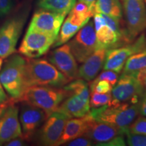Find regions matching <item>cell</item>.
Returning a JSON list of instances; mask_svg holds the SVG:
<instances>
[{"label":"cell","instance_id":"6da1fadb","mask_svg":"<svg viewBox=\"0 0 146 146\" xmlns=\"http://www.w3.org/2000/svg\"><path fill=\"white\" fill-rule=\"evenodd\" d=\"M70 81L64 74L46 60H27L25 82L27 88L31 86H49L61 88Z\"/></svg>","mask_w":146,"mask_h":146},{"label":"cell","instance_id":"7a4b0ae2","mask_svg":"<svg viewBox=\"0 0 146 146\" xmlns=\"http://www.w3.org/2000/svg\"><path fill=\"white\" fill-rule=\"evenodd\" d=\"M27 60L19 54L7 58L0 70V83L12 99L21 100L27 89L25 82Z\"/></svg>","mask_w":146,"mask_h":146},{"label":"cell","instance_id":"3957f363","mask_svg":"<svg viewBox=\"0 0 146 146\" xmlns=\"http://www.w3.org/2000/svg\"><path fill=\"white\" fill-rule=\"evenodd\" d=\"M94 16L97 49L108 50L132 41L127 30L120 28V21L103 14H96Z\"/></svg>","mask_w":146,"mask_h":146},{"label":"cell","instance_id":"277c9868","mask_svg":"<svg viewBox=\"0 0 146 146\" xmlns=\"http://www.w3.org/2000/svg\"><path fill=\"white\" fill-rule=\"evenodd\" d=\"M89 114L95 120L114 126L125 132L140 114L139 103H123L92 108Z\"/></svg>","mask_w":146,"mask_h":146},{"label":"cell","instance_id":"5b68a950","mask_svg":"<svg viewBox=\"0 0 146 146\" xmlns=\"http://www.w3.org/2000/svg\"><path fill=\"white\" fill-rule=\"evenodd\" d=\"M68 96L56 111L65 114L70 118L87 115L90 110V94L87 83L83 79H76L63 87Z\"/></svg>","mask_w":146,"mask_h":146},{"label":"cell","instance_id":"8992f818","mask_svg":"<svg viewBox=\"0 0 146 146\" xmlns=\"http://www.w3.org/2000/svg\"><path fill=\"white\" fill-rule=\"evenodd\" d=\"M68 96L64 89L49 86H31L25 90L21 100L43 110L48 117L57 110Z\"/></svg>","mask_w":146,"mask_h":146},{"label":"cell","instance_id":"52a82bcc","mask_svg":"<svg viewBox=\"0 0 146 146\" xmlns=\"http://www.w3.org/2000/svg\"><path fill=\"white\" fill-rule=\"evenodd\" d=\"M28 12L22 11L9 18L0 27V57L5 59L16 52Z\"/></svg>","mask_w":146,"mask_h":146},{"label":"cell","instance_id":"ba28073f","mask_svg":"<svg viewBox=\"0 0 146 146\" xmlns=\"http://www.w3.org/2000/svg\"><path fill=\"white\" fill-rule=\"evenodd\" d=\"M112 102L109 105L139 103L143 94L141 83L134 76L122 74L112 89Z\"/></svg>","mask_w":146,"mask_h":146},{"label":"cell","instance_id":"9c48e42d","mask_svg":"<svg viewBox=\"0 0 146 146\" xmlns=\"http://www.w3.org/2000/svg\"><path fill=\"white\" fill-rule=\"evenodd\" d=\"M76 61L83 63L97 50L96 31L93 21H89L68 43Z\"/></svg>","mask_w":146,"mask_h":146},{"label":"cell","instance_id":"30bf717a","mask_svg":"<svg viewBox=\"0 0 146 146\" xmlns=\"http://www.w3.org/2000/svg\"><path fill=\"white\" fill-rule=\"evenodd\" d=\"M146 48V35L141 34L135 41L126 46L107 50L104 64V70H110L120 73L124 68L127 60L133 54Z\"/></svg>","mask_w":146,"mask_h":146},{"label":"cell","instance_id":"8fae6325","mask_svg":"<svg viewBox=\"0 0 146 146\" xmlns=\"http://www.w3.org/2000/svg\"><path fill=\"white\" fill-rule=\"evenodd\" d=\"M127 31L131 41L146 29V6L144 0H123Z\"/></svg>","mask_w":146,"mask_h":146},{"label":"cell","instance_id":"7c38bea8","mask_svg":"<svg viewBox=\"0 0 146 146\" xmlns=\"http://www.w3.org/2000/svg\"><path fill=\"white\" fill-rule=\"evenodd\" d=\"M57 36L27 30L19 47V53L29 58H38L48 52Z\"/></svg>","mask_w":146,"mask_h":146},{"label":"cell","instance_id":"4fadbf2b","mask_svg":"<svg viewBox=\"0 0 146 146\" xmlns=\"http://www.w3.org/2000/svg\"><path fill=\"white\" fill-rule=\"evenodd\" d=\"M70 118L64 113L55 111L47 118L39 133V139L44 145H57Z\"/></svg>","mask_w":146,"mask_h":146},{"label":"cell","instance_id":"5bb4252c","mask_svg":"<svg viewBox=\"0 0 146 146\" xmlns=\"http://www.w3.org/2000/svg\"><path fill=\"white\" fill-rule=\"evenodd\" d=\"M65 17L64 14L41 9L34 14L28 30L58 36Z\"/></svg>","mask_w":146,"mask_h":146},{"label":"cell","instance_id":"9a60e30c","mask_svg":"<svg viewBox=\"0 0 146 146\" xmlns=\"http://www.w3.org/2000/svg\"><path fill=\"white\" fill-rule=\"evenodd\" d=\"M49 61L70 81L78 77L76 60L68 43L60 45L49 56Z\"/></svg>","mask_w":146,"mask_h":146},{"label":"cell","instance_id":"2e32d148","mask_svg":"<svg viewBox=\"0 0 146 146\" xmlns=\"http://www.w3.org/2000/svg\"><path fill=\"white\" fill-rule=\"evenodd\" d=\"M20 137H23V133L18 118V108L10 105L5 108L0 116V145Z\"/></svg>","mask_w":146,"mask_h":146},{"label":"cell","instance_id":"e0dca14e","mask_svg":"<svg viewBox=\"0 0 146 146\" xmlns=\"http://www.w3.org/2000/svg\"><path fill=\"white\" fill-rule=\"evenodd\" d=\"M19 117L24 139H30L36 129L47 119L43 110L25 103L21 108Z\"/></svg>","mask_w":146,"mask_h":146},{"label":"cell","instance_id":"ac0fdd59","mask_svg":"<svg viewBox=\"0 0 146 146\" xmlns=\"http://www.w3.org/2000/svg\"><path fill=\"white\" fill-rule=\"evenodd\" d=\"M125 134V131L122 129L98 121L92 117L89 123L86 133L83 136L91 139L93 141L98 143L96 144L97 145H99L100 144L110 141L115 137Z\"/></svg>","mask_w":146,"mask_h":146},{"label":"cell","instance_id":"d6986e66","mask_svg":"<svg viewBox=\"0 0 146 146\" xmlns=\"http://www.w3.org/2000/svg\"><path fill=\"white\" fill-rule=\"evenodd\" d=\"M107 50L97 49L78 69V77L85 81H93L103 68Z\"/></svg>","mask_w":146,"mask_h":146},{"label":"cell","instance_id":"ffe728a7","mask_svg":"<svg viewBox=\"0 0 146 146\" xmlns=\"http://www.w3.org/2000/svg\"><path fill=\"white\" fill-rule=\"evenodd\" d=\"M91 118L92 116L88 113L83 117L68 119L57 145L66 143L71 140L83 136L86 133Z\"/></svg>","mask_w":146,"mask_h":146},{"label":"cell","instance_id":"44dd1931","mask_svg":"<svg viewBox=\"0 0 146 146\" xmlns=\"http://www.w3.org/2000/svg\"><path fill=\"white\" fill-rule=\"evenodd\" d=\"M90 9L95 15L103 14L120 21L123 16L120 0H96Z\"/></svg>","mask_w":146,"mask_h":146},{"label":"cell","instance_id":"7402d4cb","mask_svg":"<svg viewBox=\"0 0 146 146\" xmlns=\"http://www.w3.org/2000/svg\"><path fill=\"white\" fill-rule=\"evenodd\" d=\"M68 14L67 18H68L69 21L81 28L88 23L91 17L94 16L88 5L81 1L76 3Z\"/></svg>","mask_w":146,"mask_h":146},{"label":"cell","instance_id":"603a6c76","mask_svg":"<svg viewBox=\"0 0 146 146\" xmlns=\"http://www.w3.org/2000/svg\"><path fill=\"white\" fill-rule=\"evenodd\" d=\"M76 0H39L38 6L42 10L66 16L76 4Z\"/></svg>","mask_w":146,"mask_h":146},{"label":"cell","instance_id":"cb8c5ba5","mask_svg":"<svg viewBox=\"0 0 146 146\" xmlns=\"http://www.w3.org/2000/svg\"><path fill=\"white\" fill-rule=\"evenodd\" d=\"M143 68H146V48L133 54L127 60L123 69V74L132 75Z\"/></svg>","mask_w":146,"mask_h":146},{"label":"cell","instance_id":"d4e9b609","mask_svg":"<svg viewBox=\"0 0 146 146\" xmlns=\"http://www.w3.org/2000/svg\"><path fill=\"white\" fill-rule=\"evenodd\" d=\"M81 29V27L74 25L69 21L68 18H66V21L63 22L60 30V34L58 35L52 46L54 47H58L68 42Z\"/></svg>","mask_w":146,"mask_h":146},{"label":"cell","instance_id":"484cf974","mask_svg":"<svg viewBox=\"0 0 146 146\" xmlns=\"http://www.w3.org/2000/svg\"><path fill=\"white\" fill-rule=\"evenodd\" d=\"M90 96V106L94 108L109 105L112 102V95L110 93L99 94L96 92H91Z\"/></svg>","mask_w":146,"mask_h":146},{"label":"cell","instance_id":"4316f807","mask_svg":"<svg viewBox=\"0 0 146 146\" xmlns=\"http://www.w3.org/2000/svg\"><path fill=\"white\" fill-rule=\"evenodd\" d=\"M127 142L130 146H146V135L133 133L128 129L125 132Z\"/></svg>","mask_w":146,"mask_h":146},{"label":"cell","instance_id":"83f0119b","mask_svg":"<svg viewBox=\"0 0 146 146\" xmlns=\"http://www.w3.org/2000/svg\"><path fill=\"white\" fill-rule=\"evenodd\" d=\"M112 89V86L108 81L101 80L97 83L90 84L91 92H96L99 94H107L110 93Z\"/></svg>","mask_w":146,"mask_h":146},{"label":"cell","instance_id":"f1b7e54d","mask_svg":"<svg viewBox=\"0 0 146 146\" xmlns=\"http://www.w3.org/2000/svg\"><path fill=\"white\" fill-rule=\"evenodd\" d=\"M118 79V75L117 72L112 70H104V71H103L98 77L95 78L94 80H93V81L91 83H97V82L101 81V80H106V81H108L113 87L115 85V84L116 83Z\"/></svg>","mask_w":146,"mask_h":146},{"label":"cell","instance_id":"f546056e","mask_svg":"<svg viewBox=\"0 0 146 146\" xmlns=\"http://www.w3.org/2000/svg\"><path fill=\"white\" fill-rule=\"evenodd\" d=\"M129 129L133 133H139L146 135V117L141 116L137 118L129 126Z\"/></svg>","mask_w":146,"mask_h":146},{"label":"cell","instance_id":"4dcf8cb0","mask_svg":"<svg viewBox=\"0 0 146 146\" xmlns=\"http://www.w3.org/2000/svg\"><path fill=\"white\" fill-rule=\"evenodd\" d=\"M14 0H0V18L8 16L14 8Z\"/></svg>","mask_w":146,"mask_h":146},{"label":"cell","instance_id":"1f68e13d","mask_svg":"<svg viewBox=\"0 0 146 146\" xmlns=\"http://www.w3.org/2000/svg\"><path fill=\"white\" fill-rule=\"evenodd\" d=\"M66 143V145L68 146H91L94 145V142L87 137L81 136L71 140Z\"/></svg>","mask_w":146,"mask_h":146},{"label":"cell","instance_id":"d6a6232c","mask_svg":"<svg viewBox=\"0 0 146 146\" xmlns=\"http://www.w3.org/2000/svg\"><path fill=\"white\" fill-rule=\"evenodd\" d=\"M99 145L103 146H125L126 145V141L124 138V135H120L115 137L110 141L105 143L100 144Z\"/></svg>","mask_w":146,"mask_h":146},{"label":"cell","instance_id":"836d02e7","mask_svg":"<svg viewBox=\"0 0 146 146\" xmlns=\"http://www.w3.org/2000/svg\"><path fill=\"white\" fill-rule=\"evenodd\" d=\"M134 76L137 81L141 83L143 89V94H146V68H143L137 72L132 74Z\"/></svg>","mask_w":146,"mask_h":146},{"label":"cell","instance_id":"e575fe53","mask_svg":"<svg viewBox=\"0 0 146 146\" xmlns=\"http://www.w3.org/2000/svg\"><path fill=\"white\" fill-rule=\"evenodd\" d=\"M139 114L146 117V94H143L139 102Z\"/></svg>","mask_w":146,"mask_h":146},{"label":"cell","instance_id":"d590c367","mask_svg":"<svg viewBox=\"0 0 146 146\" xmlns=\"http://www.w3.org/2000/svg\"><path fill=\"white\" fill-rule=\"evenodd\" d=\"M4 145L6 146H22L25 145V142H24V139L20 137H16L10 140Z\"/></svg>","mask_w":146,"mask_h":146},{"label":"cell","instance_id":"8d00e7d4","mask_svg":"<svg viewBox=\"0 0 146 146\" xmlns=\"http://www.w3.org/2000/svg\"><path fill=\"white\" fill-rule=\"evenodd\" d=\"M8 97L5 93V89H3L2 85L0 83V105L5 104V102H8Z\"/></svg>","mask_w":146,"mask_h":146},{"label":"cell","instance_id":"74e56055","mask_svg":"<svg viewBox=\"0 0 146 146\" xmlns=\"http://www.w3.org/2000/svg\"><path fill=\"white\" fill-rule=\"evenodd\" d=\"M79 1L85 3V4L88 5L89 8H91V7L94 4L95 2H96V0H79Z\"/></svg>","mask_w":146,"mask_h":146},{"label":"cell","instance_id":"f35d334b","mask_svg":"<svg viewBox=\"0 0 146 146\" xmlns=\"http://www.w3.org/2000/svg\"><path fill=\"white\" fill-rule=\"evenodd\" d=\"M5 108H6V107H5V106H2V107H0V116H1V114H2V113L3 112V111H4V110H5Z\"/></svg>","mask_w":146,"mask_h":146},{"label":"cell","instance_id":"ab89813d","mask_svg":"<svg viewBox=\"0 0 146 146\" xmlns=\"http://www.w3.org/2000/svg\"><path fill=\"white\" fill-rule=\"evenodd\" d=\"M2 60H3L2 58L0 57V70H1V66H2V64H3V63H2V62H3Z\"/></svg>","mask_w":146,"mask_h":146},{"label":"cell","instance_id":"60d3db41","mask_svg":"<svg viewBox=\"0 0 146 146\" xmlns=\"http://www.w3.org/2000/svg\"><path fill=\"white\" fill-rule=\"evenodd\" d=\"M144 1H145V5H146V0H144Z\"/></svg>","mask_w":146,"mask_h":146}]
</instances>
